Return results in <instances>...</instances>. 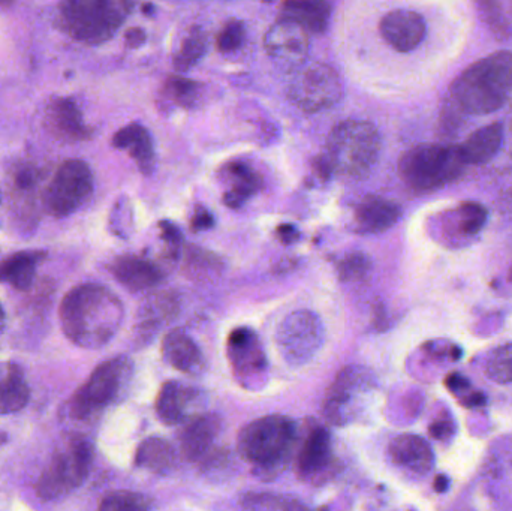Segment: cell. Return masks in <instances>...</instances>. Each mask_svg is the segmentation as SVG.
<instances>
[{
    "mask_svg": "<svg viewBox=\"0 0 512 511\" xmlns=\"http://www.w3.org/2000/svg\"><path fill=\"white\" fill-rule=\"evenodd\" d=\"M59 315L63 333L72 344L99 350L119 332L125 309L110 288L90 282L63 297Z\"/></svg>",
    "mask_w": 512,
    "mask_h": 511,
    "instance_id": "obj_1",
    "label": "cell"
},
{
    "mask_svg": "<svg viewBox=\"0 0 512 511\" xmlns=\"http://www.w3.org/2000/svg\"><path fill=\"white\" fill-rule=\"evenodd\" d=\"M381 134L366 120H345L334 126L324 152L315 161L318 179L333 176L363 179L375 167L381 155Z\"/></svg>",
    "mask_w": 512,
    "mask_h": 511,
    "instance_id": "obj_2",
    "label": "cell"
},
{
    "mask_svg": "<svg viewBox=\"0 0 512 511\" xmlns=\"http://www.w3.org/2000/svg\"><path fill=\"white\" fill-rule=\"evenodd\" d=\"M512 93V53L496 51L472 63L454 80L448 99L469 116L498 111Z\"/></svg>",
    "mask_w": 512,
    "mask_h": 511,
    "instance_id": "obj_3",
    "label": "cell"
},
{
    "mask_svg": "<svg viewBox=\"0 0 512 511\" xmlns=\"http://www.w3.org/2000/svg\"><path fill=\"white\" fill-rule=\"evenodd\" d=\"M295 425L289 417H261L242 429L237 441L240 455L254 467L256 476L273 479L291 459Z\"/></svg>",
    "mask_w": 512,
    "mask_h": 511,
    "instance_id": "obj_4",
    "label": "cell"
},
{
    "mask_svg": "<svg viewBox=\"0 0 512 511\" xmlns=\"http://www.w3.org/2000/svg\"><path fill=\"white\" fill-rule=\"evenodd\" d=\"M132 8L134 3L126 0H68L59 5V26L81 44H104L116 35Z\"/></svg>",
    "mask_w": 512,
    "mask_h": 511,
    "instance_id": "obj_5",
    "label": "cell"
},
{
    "mask_svg": "<svg viewBox=\"0 0 512 511\" xmlns=\"http://www.w3.org/2000/svg\"><path fill=\"white\" fill-rule=\"evenodd\" d=\"M465 167L457 146L418 144L403 153L399 174L414 191L432 192L459 179Z\"/></svg>",
    "mask_w": 512,
    "mask_h": 511,
    "instance_id": "obj_6",
    "label": "cell"
},
{
    "mask_svg": "<svg viewBox=\"0 0 512 511\" xmlns=\"http://www.w3.org/2000/svg\"><path fill=\"white\" fill-rule=\"evenodd\" d=\"M93 462V447L84 438H72L62 450H57L36 485L41 500L65 497L86 482Z\"/></svg>",
    "mask_w": 512,
    "mask_h": 511,
    "instance_id": "obj_7",
    "label": "cell"
},
{
    "mask_svg": "<svg viewBox=\"0 0 512 511\" xmlns=\"http://www.w3.org/2000/svg\"><path fill=\"white\" fill-rule=\"evenodd\" d=\"M131 375L132 362L128 357H116L99 365L71 399L72 416L87 419L113 404L128 386Z\"/></svg>",
    "mask_w": 512,
    "mask_h": 511,
    "instance_id": "obj_8",
    "label": "cell"
},
{
    "mask_svg": "<svg viewBox=\"0 0 512 511\" xmlns=\"http://www.w3.org/2000/svg\"><path fill=\"white\" fill-rule=\"evenodd\" d=\"M95 189L92 168L81 159H68L57 168L42 194V203L51 216L65 218L84 206Z\"/></svg>",
    "mask_w": 512,
    "mask_h": 511,
    "instance_id": "obj_9",
    "label": "cell"
},
{
    "mask_svg": "<svg viewBox=\"0 0 512 511\" xmlns=\"http://www.w3.org/2000/svg\"><path fill=\"white\" fill-rule=\"evenodd\" d=\"M375 387L372 372L360 366H348L339 372L325 395L322 413L334 426H346L360 413L364 398Z\"/></svg>",
    "mask_w": 512,
    "mask_h": 511,
    "instance_id": "obj_10",
    "label": "cell"
},
{
    "mask_svg": "<svg viewBox=\"0 0 512 511\" xmlns=\"http://www.w3.org/2000/svg\"><path fill=\"white\" fill-rule=\"evenodd\" d=\"M324 326L312 311H295L280 323L277 350L289 366H303L324 344Z\"/></svg>",
    "mask_w": 512,
    "mask_h": 511,
    "instance_id": "obj_11",
    "label": "cell"
},
{
    "mask_svg": "<svg viewBox=\"0 0 512 511\" xmlns=\"http://www.w3.org/2000/svg\"><path fill=\"white\" fill-rule=\"evenodd\" d=\"M288 95L292 104L304 113H319L334 107L342 99V81L336 69L325 63H313L295 75Z\"/></svg>",
    "mask_w": 512,
    "mask_h": 511,
    "instance_id": "obj_12",
    "label": "cell"
},
{
    "mask_svg": "<svg viewBox=\"0 0 512 511\" xmlns=\"http://www.w3.org/2000/svg\"><path fill=\"white\" fill-rule=\"evenodd\" d=\"M227 353L234 378L245 389L259 390L265 386L268 362L254 330L249 327L234 329L228 336Z\"/></svg>",
    "mask_w": 512,
    "mask_h": 511,
    "instance_id": "obj_13",
    "label": "cell"
},
{
    "mask_svg": "<svg viewBox=\"0 0 512 511\" xmlns=\"http://www.w3.org/2000/svg\"><path fill=\"white\" fill-rule=\"evenodd\" d=\"M487 221L489 212L483 204L466 201L454 209L442 212L433 230L436 231V239L456 248L465 245L468 240H474L486 227Z\"/></svg>",
    "mask_w": 512,
    "mask_h": 511,
    "instance_id": "obj_14",
    "label": "cell"
},
{
    "mask_svg": "<svg viewBox=\"0 0 512 511\" xmlns=\"http://www.w3.org/2000/svg\"><path fill=\"white\" fill-rule=\"evenodd\" d=\"M264 47L282 68H298L309 54V33L294 21L279 17L265 33Z\"/></svg>",
    "mask_w": 512,
    "mask_h": 511,
    "instance_id": "obj_15",
    "label": "cell"
},
{
    "mask_svg": "<svg viewBox=\"0 0 512 511\" xmlns=\"http://www.w3.org/2000/svg\"><path fill=\"white\" fill-rule=\"evenodd\" d=\"M333 447L331 437L324 426H313L304 438L297 458V473L304 482H325L333 473Z\"/></svg>",
    "mask_w": 512,
    "mask_h": 511,
    "instance_id": "obj_16",
    "label": "cell"
},
{
    "mask_svg": "<svg viewBox=\"0 0 512 511\" xmlns=\"http://www.w3.org/2000/svg\"><path fill=\"white\" fill-rule=\"evenodd\" d=\"M384 41L399 53H409L423 42L427 26L423 15L411 9H394L379 23Z\"/></svg>",
    "mask_w": 512,
    "mask_h": 511,
    "instance_id": "obj_17",
    "label": "cell"
},
{
    "mask_svg": "<svg viewBox=\"0 0 512 511\" xmlns=\"http://www.w3.org/2000/svg\"><path fill=\"white\" fill-rule=\"evenodd\" d=\"M111 275L123 287L132 293L149 290L161 284L164 270L155 261L137 255H122L111 261L108 266Z\"/></svg>",
    "mask_w": 512,
    "mask_h": 511,
    "instance_id": "obj_18",
    "label": "cell"
},
{
    "mask_svg": "<svg viewBox=\"0 0 512 511\" xmlns=\"http://www.w3.org/2000/svg\"><path fill=\"white\" fill-rule=\"evenodd\" d=\"M45 119L47 128L60 140L77 143L92 137V128L84 122L83 113L72 98L53 99L48 105Z\"/></svg>",
    "mask_w": 512,
    "mask_h": 511,
    "instance_id": "obj_19",
    "label": "cell"
},
{
    "mask_svg": "<svg viewBox=\"0 0 512 511\" xmlns=\"http://www.w3.org/2000/svg\"><path fill=\"white\" fill-rule=\"evenodd\" d=\"M402 218V207L396 201L379 195H367L354 210L355 230L361 234H381Z\"/></svg>",
    "mask_w": 512,
    "mask_h": 511,
    "instance_id": "obj_20",
    "label": "cell"
},
{
    "mask_svg": "<svg viewBox=\"0 0 512 511\" xmlns=\"http://www.w3.org/2000/svg\"><path fill=\"white\" fill-rule=\"evenodd\" d=\"M391 462L402 470L417 476H426L435 464L432 447L417 435H400L388 447Z\"/></svg>",
    "mask_w": 512,
    "mask_h": 511,
    "instance_id": "obj_21",
    "label": "cell"
},
{
    "mask_svg": "<svg viewBox=\"0 0 512 511\" xmlns=\"http://www.w3.org/2000/svg\"><path fill=\"white\" fill-rule=\"evenodd\" d=\"M221 432V420L215 414H203L188 420L180 432V449L188 461L203 459L212 450Z\"/></svg>",
    "mask_w": 512,
    "mask_h": 511,
    "instance_id": "obj_22",
    "label": "cell"
},
{
    "mask_svg": "<svg viewBox=\"0 0 512 511\" xmlns=\"http://www.w3.org/2000/svg\"><path fill=\"white\" fill-rule=\"evenodd\" d=\"M113 147L125 150L144 176H150L156 168L155 144L152 135L140 123H129L114 134Z\"/></svg>",
    "mask_w": 512,
    "mask_h": 511,
    "instance_id": "obj_23",
    "label": "cell"
},
{
    "mask_svg": "<svg viewBox=\"0 0 512 511\" xmlns=\"http://www.w3.org/2000/svg\"><path fill=\"white\" fill-rule=\"evenodd\" d=\"M162 356L171 368L183 374H200L206 366L200 348L183 329L171 330L165 336L162 342Z\"/></svg>",
    "mask_w": 512,
    "mask_h": 511,
    "instance_id": "obj_24",
    "label": "cell"
},
{
    "mask_svg": "<svg viewBox=\"0 0 512 511\" xmlns=\"http://www.w3.org/2000/svg\"><path fill=\"white\" fill-rule=\"evenodd\" d=\"M228 189L224 194L225 206L230 209H240L252 197L261 192L264 186L261 174L254 170L248 162L231 161L222 168Z\"/></svg>",
    "mask_w": 512,
    "mask_h": 511,
    "instance_id": "obj_25",
    "label": "cell"
},
{
    "mask_svg": "<svg viewBox=\"0 0 512 511\" xmlns=\"http://www.w3.org/2000/svg\"><path fill=\"white\" fill-rule=\"evenodd\" d=\"M504 125L501 122L483 126L472 132L459 147L460 158L465 165H484L492 161L504 144Z\"/></svg>",
    "mask_w": 512,
    "mask_h": 511,
    "instance_id": "obj_26",
    "label": "cell"
},
{
    "mask_svg": "<svg viewBox=\"0 0 512 511\" xmlns=\"http://www.w3.org/2000/svg\"><path fill=\"white\" fill-rule=\"evenodd\" d=\"M47 258L45 251H20L0 261V284H9L18 291L32 288L39 264Z\"/></svg>",
    "mask_w": 512,
    "mask_h": 511,
    "instance_id": "obj_27",
    "label": "cell"
},
{
    "mask_svg": "<svg viewBox=\"0 0 512 511\" xmlns=\"http://www.w3.org/2000/svg\"><path fill=\"white\" fill-rule=\"evenodd\" d=\"M194 399V390L177 381H168L159 390L156 398V413L165 425H180L188 417V411L194 404Z\"/></svg>",
    "mask_w": 512,
    "mask_h": 511,
    "instance_id": "obj_28",
    "label": "cell"
},
{
    "mask_svg": "<svg viewBox=\"0 0 512 511\" xmlns=\"http://www.w3.org/2000/svg\"><path fill=\"white\" fill-rule=\"evenodd\" d=\"M280 17L294 21L307 33H324L331 18V5L327 2H286Z\"/></svg>",
    "mask_w": 512,
    "mask_h": 511,
    "instance_id": "obj_29",
    "label": "cell"
},
{
    "mask_svg": "<svg viewBox=\"0 0 512 511\" xmlns=\"http://www.w3.org/2000/svg\"><path fill=\"white\" fill-rule=\"evenodd\" d=\"M29 396V386L17 365H8L5 371H0V414L23 410L29 402Z\"/></svg>",
    "mask_w": 512,
    "mask_h": 511,
    "instance_id": "obj_30",
    "label": "cell"
},
{
    "mask_svg": "<svg viewBox=\"0 0 512 511\" xmlns=\"http://www.w3.org/2000/svg\"><path fill=\"white\" fill-rule=\"evenodd\" d=\"M176 300L171 297H155L141 309L138 321V338L150 341L165 321L171 320L176 314Z\"/></svg>",
    "mask_w": 512,
    "mask_h": 511,
    "instance_id": "obj_31",
    "label": "cell"
},
{
    "mask_svg": "<svg viewBox=\"0 0 512 511\" xmlns=\"http://www.w3.org/2000/svg\"><path fill=\"white\" fill-rule=\"evenodd\" d=\"M209 47V35L206 30L200 26H192L183 36L179 51L174 54V68L179 72L189 71L204 59Z\"/></svg>",
    "mask_w": 512,
    "mask_h": 511,
    "instance_id": "obj_32",
    "label": "cell"
},
{
    "mask_svg": "<svg viewBox=\"0 0 512 511\" xmlns=\"http://www.w3.org/2000/svg\"><path fill=\"white\" fill-rule=\"evenodd\" d=\"M173 447L164 438L150 437L144 440L138 447L135 455V464L144 470L164 473L173 467Z\"/></svg>",
    "mask_w": 512,
    "mask_h": 511,
    "instance_id": "obj_33",
    "label": "cell"
},
{
    "mask_svg": "<svg viewBox=\"0 0 512 511\" xmlns=\"http://www.w3.org/2000/svg\"><path fill=\"white\" fill-rule=\"evenodd\" d=\"M204 95H206V87L203 83L182 75H171L164 84L165 98L180 108L198 107L203 102Z\"/></svg>",
    "mask_w": 512,
    "mask_h": 511,
    "instance_id": "obj_34",
    "label": "cell"
},
{
    "mask_svg": "<svg viewBox=\"0 0 512 511\" xmlns=\"http://www.w3.org/2000/svg\"><path fill=\"white\" fill-rule=\"evenodd\" d=\"M150 500L146 495L132 491H116L105 495L99 511H149Z\"/></svg>",
    "mask_w": 512,
    "mask_h": 511,
    "instance_id": "obj_35",
    "label": "cell"
},
{
    "mask_svg": "<svg viewBox=\"0 0 512 511\" xmlns=\"http://www.w3.org/2000/svg\"><path fill=\"white\" fill-rule=\"evenodd\" d=\"M486 374L498 384L512 383V344L499 347L487 360Z\"/></svg>",
    "mask_w": 512,
    "mask_h": 511,
    "instance_id": "obj_36",
    "label": "cell"
},
{
    "mask_svg": "<svg viewBox=\"0 0 512 511\" xmlns=\"http://www.w3.org/2000/svg\"><path fill=\"white\" fill-rule=\"evenodd\" d=\"M372 269V261L363 252H352L337 263V275L342 282L363 281Z\"/></svg>",
    "mask_w": 512,
    "mask_h": 511,
    "instance_id": "obj_37",
    "label": "cell"
},
{
    "mask_svg": "<svg viewBox=\"0 0 512 511\" xmlns=\"http://www.w3.org/2000/svg\"><path fill=\"white\" fill-rule=\"evenodd\" d=\"M110 230L120 239H129L134 230V210L128 197H120L110 216Z\"/></svg>",
    "mask_w": 512,
    "mask_h": 511,
    "instance_id": "obj_38",
    "label": "cell"
},
{
    "mask_svg": "<svg viewBox=\"0 0 512 511\" xmlns=\"http://www.w3.org/2000/svg\"><path fill=\"white\" fill-rule=\"evenodd\" d=\"M186 267H188L191 275L197 278H206L212 273H218L221 269V260L212 252L203 251V249L191 248L188 252V260H186Z\"/></svg>",
    "mask_w": 512,
    "mask_h": 511,
    "instance_id": "obj_39",
    "label": "cell"
},
{
    "mask_svg": "<svg viewBox=\"0 0 512 511\" xmlns=\"http://www.w3.org/2000/svg\"><path fill=\"white\" fill-rule=\"evenodd\" d=\"M246 38V26L243 21L230 20L222 27L218 36V48L222 53H233L242 47Z\"/></svg>",
    "mask_w": 512,
    "mask_h": 511,
    "instance_id": "obj_40",
    "label": "cell"
},
{
    "mask_svg": "<svg viewBox=\"0 0 512 511\" xmlns=\"http://www.w3.org/2000/svg\"><path fill=\"white\" fill-rule=\"evenodd\" d=\"M39 179H41V173L38 168L32 167V165H20L12 173L14 192H17L23 200L30 197L35 192Z\"/></svg>",
    "mask_w": 512,
    "mask_h": 511,
    "instance_id": "obj_41",
    "label": "cell"
},
{
    "mask_svg": "<svg viewBox=\"0 0 512 511\" xmlns=\"http://www.w3.org/2000/svg\"><path fill=\"white\" fill-rule=\"evenodd\" d=\"M159 231H161L162 240L165 243L167 257L171 261L179 260L183 249V234L176 224L170 221L159 222Z\"/></svg>",
    "mask_w": 512,
    "mask_h": 511,
    "instance_id": "obj_42",
    "label": "cell"
},
{
    "mask_svg": "<svg viewBox=\"0 0 512 511\" xmlns=\"http://www.w3.org/2000/svg\"><path fill=\"white\" fill-rule=\"evenodd\" d=\"M481 12H483L484 21L489 24L490 30L495 35L507 38L510 35V26L508 21L505 20L499 5L496 3H480Z\"/></svg>",
    "mask_w": 512,
    "mask_h": 511,
    "instance_id": "obj_43",
    "label": "cell"
},
{
    "mask_svg": "<svg viewBox=\"0 0 512 511\" xmlns=\"http://www.w3.org/2000/svg\"><path fill=\"white\" fill-rule=\"evenodd\" d=\"M216 221L215 216L206 207L197 206L195 207L194 215L191 218L192 231H206L210 228L215 227Z\"/></svg>",
    "mask_w": 512,
    "mask_h": 511,
    "instance_id": "obj_44",
    "label": "cell"
},
{
    "mask_svg": "<svg viewBox=\"0 0 512 511\" xmlns=\"http://www.w3.org/2000/svg\"><path fill=\"white\" fill-rule=\"evenodd\" d=\"M429 432L435 440H447L453 437L454 423L447 419L436 420L430 425Z\"/></svg>",
    "mask_w": 512,
    "mask_h": 511,
    "instance_id": "obj_45",
    "label": "cell"
},
{
    "mask_svg": "<svg viewBox=\"0 0 512 511\" xmlns=\"http://www.w3.org/2000/svg\"><path fill=\"white\" fill-rule=\"evenodd\" d=\"M147 41V33L141 27L126 30L125 44L128 48H140Z\"/></svg>",
    "mask_w": 512,
    "mask_h": 511,
    "instance_id": "obj_46",
    "label": "cell"
},
{
    "mask_svg": "<svg viewBox=\"0 0 512 511\" xmlns=\"http://www.w3.org/2000/svg\"><path fill=\"white\" fill-rule=\"evenodd\" d=\"M276 233L277 237H279L280 242H282L283 245H292V243H295L298 239H300V233H298V230L294 227V225H279V227H277Z\"/></svg>",
    "mask_w": 512,
    "mask_h": 511,
    "instance_id": "obj_47",
    "label": "cell"
},
{
    "mask_svg": "<svg viewBox=\"0 0 512 511\" xmlns=\"http://www.w3.org/2000/svg\"><path fill=\"white\" fill-rule=\"evenodd\" d=\"M445 384H447V387L451 390V392H460V390H465L466 387L469 386L468 380L459 374L448 375Z\"/></svg>",
    "mask_w": 512,
    "mask_h": 511,
    "instance_id": "obj_48",
    "label": "cell"
},
{
    "mask_svg": "<svg viewBox=\"0 0 512 511\" xmlns=\"http://www.w3.org/2000/svg\"><path fill=\"white\" fill-rule=\"evenodd\" d=\"M448 488V479L445 476L436 477L435 489L438 492H445Z\"/></svg>",
    "mask_w": 512,
    "mask_h": 511,
    "instance_id": "obj_49",
    "label": "cell"
},
{
    "mask_svg": "<svg viewBox=\"0 0 512 511\" xmlns=\"http://www.w3.org/2000/svg\"><path fill=\"white\" fill-rule=\"evenodd\" d=\"M6 317L5 311H3L2 305H0V333L5 329Z\"/></svg>",
    "mask_w": 512,
    "mask_h": 511,
    "instance_id": "obj_50",
    "label": "cell"
},
{
    "mask_svg": "<svg viewBox=\"0 0 512 511\" xmlns=\"http://www.w3.org/2000/svg\"><path fill=\"white\" fill-rule=\"evenodd\" d=\"M286 511H307L306 509H303V507L300 506H291Z\"/></svg>",
    "mask_w": 512,
    "mask_h": 511,
    "instance_id": "obj_51",
    "label": "cell"
},
{
    "mask_svg": "<svg viewBox=\"0 0 512 511\" xmlns=\"http://www.w3.org/2000/svg\"><path fill=\"white\" fill-rule=\"evenodd\" d=\"M508 279H510V281L512 282V266L510 269V273H508Z\"/></svg>",
    "mask_w": 512,
    "mask_h": 511,
    "instance_id": "obj_52",
    "label": "cell"
},
{
    "mask_svg": "<svg viewBox=\"0 0 512 511\" xmlns=\"http://www.w3.org/2000/svg\"><path fill=\"white\" fill-rule=\"evenodd\" d=\"M0 201H2V198H0Z\"/></svg>",
    "mask_w": 512,
    "mask_h": 511,
    "instance_id": "obj_53",
    "label": "cell"
},
{
    "mask_svg": "<svg viewBox=\"0 0 512 511\" xmlns=\"http://www.w3.org/2000/svg\"><path fill=\"white\" fill-rule=\"evenodd\" d=\"M511 98H512V93H511Z\"/></svg>",
    "mask_w": 512,
    "mask_h": 511,
    "instance_id": "obj_54",
    "label": "cell"
}]
</instances>
